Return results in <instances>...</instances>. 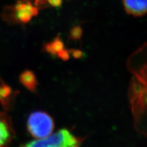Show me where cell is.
<instances>
[{
    "mask_svg": "<svg viewBox=\"0 0 147 147\" xmlns=\"http://www.w3.org/2000/svg\"><path fill=\"white\" fill-rule=\"evenodd\" d=\"M14 136L10 117L6 113L0 112V147H8Z\"/></svg>",
    "mask_w": 147,
    "mask_h": 147,
    "instance_id": "5b68a950",
    "label": "cell"
},
{
    "mask_svg": "<svg viewBox=\"0 0 147 147\" xmlns=\"http://www.w3.org/2000/svg\"><path fill=\"white\" fill-rule=\"evenodd\" d=\"M82 34V29L79 27H75L74 28L72 29V30L71 31V38L73 40L79 39Z\"/></svg>",
    "mask_w": 147,
    "mask_h": 147,
    "instance_id": "8fae6325",
    "label": "cell"
},
{
    "mask_svg": "<svg viewBox=\"0 0 147 147\" xmlns=\"http://www.w3.org/2000/svg\"><path fill=\"white\" fill-rule=\"evenodd\" d=\"M146 83L137 78L133 79L131 88V100L132 107L136 121L139 122L142 114L146 110Z\"/></svg>",
    "mask_w": 147,
    "mask_h": 147,
    "instance_id": "3957f363",
    "label": "cell"
},
{
    "mask_svg": "<svg viewBox=\"0 0 147 147\" xmlns=\"http://www.w3.org/2000/svg\"><path fill=\"white\" fill-rule=\"evenodd\" d=\"M72 56L76 59L81 58L83 57V53L79 50H74L71 51Z\"/></svg>",
    "mask_w": 147,
    "mask_h": 147,
    "instance_id": "4fadbf2b",
    "label": "cell"
},
{
    "mask_svg": "<svg viewBox=\"0 0 147 147\" xmlns=\"http://www.w3.org/2000/svg\"><path fill=\"white\" fill-rule=\"evenodd\" d=\"M20 82L30 91L36 92L38 82L34 74L32 71L26 70L23 72L20 76Z\"/></svg>",
    "mask_w": 147,
    "mask_h": 147,
    "instance_id": "ba28073f",
    "label": "cell"
},
{
    "mask_svg": "<svg viewBox=\"0 0 147 147\" xmlns=\"http://www.w3.org/2000/svg\"><path fill=\"white\" fill-rule=\"evenodd\" d=\"M82 140L72 134L66 129L42 139H38L27 144L31 147H79Z\"/></svg>",
    "mask_w": 147,
    "mask_h": 147,
    "instance_id": "6da1fadb",
    "label": "cell"
},
{
    "mask_svg": "<svg viewBox=\"0 0 147 147\" xmlns=\"http://www.w3.org/2000/svg\"><path fill=\"white\" fill-rule=\"evenodd\" d=\"M15 93L9 85L0 80V103L6 110H10L13 103Z\"/></svg>",
    "mask_w": 147,
    "mask_h": 147,
    "instance_id": "52a82bcc",
    "label": "cell"
},
{
    "mask_svg": "<svg viewBox=\"0 0 147 147\" xmlns=\"http://www.w3.org/2000/svg\"><path fill=\"white\" fill-rule=\"evenodd\" d=\"M126 12L136 17L145 15L147 10V0H123Z\"/></svg>",
    "mask_w": 147,
    "mask_h": 147,
    "instance_id": "8992f818",
    "label": "cell"
},
{
    "mask_svg": "<svg viewBox=\"0 0 147 147\" xmlns=\"http://www.w3.org/2000/svg\"><path fill=\"white\" fill-rule=\"evenodd\" d=\"M27 128L33 137L42 139L52 134L54 129V121L46 112H34L30 115L28 119Z\"/></svg>",
    "mask_w": 147,
    "mask_h": 147,
    "instance_id": "7a4b0ae2",
    "label": "cell"
},
{
    "mask_svg": "<svg viewBox=\"0 0 147 147\" xmlns=\"http://www.w3.org/2000/svg\"><path fill=\"white\" fill-rule=\"evenodd\" d=\"M69 54L70 51H69L68 50L63 49L57 53V55L59 58L63 59V61H66L68 60L69 58Z\"/></svg>",
    "mask_w": 147,
    "mask_h": 147,
    "instance_id": "7c38bea8",
    "label": "cell"
},
{
    "mask_svg": "<svg viewBox=\"0 0 147 147\" xmlns=\"http://www.w3.org/2000/svg\"><path fill=\"white\" fill-rule=\"evenodd\" d=\"M11 11L10 16L12 20L26 24L30 22L31 18L38 14V8L27 0H20L15 6L11 7L9 9Z\"/></svg>",
    "mask_w": 147,
    "mask_h": 147,
    "instance_id": "277c9868",
    "label": "cell"
},
{
    "mask_svg": "<svg viewBox=\"0 0 147 147\" xmlns=\"http://www.w3.org/2000/svg\"><path fill=\"white\" fill-rule=\"evenodd\" d=\"M44 49L47 53L55 55L64 49V44L61 40L59 38H57L54 39L52 42L46 44Z\"/></svg>",
    "mask_w": 147,
    "mask_h": 147,
    "instance_id": "9c48e42d",
    "label": "cell"
},
{
    "mask_svg": "<svg viewBox=\"0 0 147 147\" xmlns=\"http://www.w3.org/2000/svg\"><path fill=\"white\" fill-rule=\"evenodd\" d=\"M36 5L42 4L45 3H49L50 5L54 7H58L61 5L63 0H35Z\"/></svg>",
    "mask_w": 147,
    "mask_h": 147,
    "instance_id": "30bf717a",
    "label": "cell"
}]
</instances>
